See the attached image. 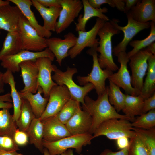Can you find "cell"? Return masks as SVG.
Masks as SVG:
<instances>
[{"label": "cell", "instance_id": "46", "mask_svg": "<svg viewBox=\"0 0 155 155\" xmlns=\"http://www.w3.org/2000/svg\"><path fill=\"white\" fill-rule=\"evenodd\" d=\"M125 7L124 13H126L129 11L132 7L135 5L139 0H124Z\"/></svg>", "mask_w": 155, "mask_h": 155}, {"label": "cell", "instance_id": "15", "mask_svg": "<svg viewBox=\"0 0 155 155\" xmlns=\"http://www.w3.org/2000/svg\"><path fill=\"white\" fill-rule=\"evenodd\" d=\"M64 37L63 39L56 37L46 38L47 48L53 53L60 66L63 60L69 56V51L75 45L78 38L71 32L68 33Z\"/></svg>", "mask_w": 155, "mask_h": 155}, {"label": "cell", "instance_id": "22", "mask_svg": "<svg viewBox=\"0 0 155 155\" xmlns=\"http://www.w3.org/2000/svg\"><path fill=\"white\" fill-rule=\"evenodd\" d=\"M7 0L14 3L19 8L24 16L40 36L45 38L50 37L52 34L51 32L46 30L43 26L38 24L33 12L32 11L31 9V7L32 5L31 0Z\"/></svg>", "mask_w": 155, "mask_h": 155}, {"label": "cell", "instance_id": "30", "mask_svg": "<svg viewBox=\"0 0 155 155\" xmlns=\"http://www.w3.org/2000/svg\"><path fill=\"white\" fill-rule=\"evenodd\" d=\"M144 100L140 94L137 96L126 94L124 106L122 110L124 115L134 120L135 116L142 114Z\"/></svg>", "mask_w": 155, "mask_h": 155}, {"label": "cell", "instance_id": "54", "mask_svg": "<svg viewBox=\"0 0 155 155\" xmlns=\"http://www.w3.org/2000/svg\"><path fill=\"white\" fill-rule=\"evenodd\" d=\"M0 33H1V32H0Z\"/></svg>", "mask_w": 155, "mask_h": 155}, {"label": "cell", "instance_id": "34", "mask_svg": "<svg viewBox=\"0 0 155 155\" xmlns=\"http://www.w3.org/2000/svg\"><path fill=\"white\" fill-rule=\"evenodd\" d=\"M133 130L147 148L150 155H155V127L149 129L133 127Z\"/></svg>", "mask_w": 155, "mask_h": 155}, {"label": "cell", "instance_id": "42", "mask_svg": "<svg viewBox=\"0 0 155 155\" xmlns=\"http://www.w3.org/2000/svg\"><path fill=\"white\" fill-rule=\"evenodd\" d=\"M155 109V92L151 96L144 100L142 114Z\"/></svg>", "mask_w": 155, "mask_h": 155}, {"label": "cell", "instance_id": "35", "mask_svg": "<svg viewBox=\"0 0 155 155\" xmlns=\"http://www.w3.org/2000/svg\"><path fill=\"white\" fill-rule=\"evenodd\" d=\"M81 108L80 103L71 98L55 115L61 122L65 125Z\"/></svg>", "mask_w": 155, "mask_h": 155}, {"label": "cell", "instance_id": "48", "mask_svg": "<svg viewBox=\"0 0 155 155\" xmlns=\"http://www.w3.org/2000/svg\"><path fill=\"white\" fill-rule=\"evenodd\" d=\"M4 73L0 71V94L3 93L5 92L4 85L3 77Z\"/></svg>", "mask_w": 155, "mask_h": 155}, {"label": "cell", "instance_id": "4", "mask_svg": "<svg viewBox=\"0 0 155 155\" xmlns=\"http://www.w3.org/2000/svg\"><path fill=\"white\" fill-rule=\"evenodd\" d=\"M129 121L124 119L113 118L102 123L94 131L93 139L100 136H105L111 140H116L125 136L130 139L135 135Z\"/></svg>", "mask_w": 155, "mask_h": 155}, {"label": "cell", "instance_id": "41", "mask_svg": "<svg viewBox=\"0 0 155 155\" xmlns=\"http://www.w3.org/2000/svg\"><path fill=\"white\" fill-rule=\"evenodd\" d=\"M12 102L10 93L0 95V108L9 109L12 108L13 107Z\"/></svg>", "mask_w": 155, "mask_h": 155}, {"label": "cell", "instance_id": "38", "mask_svg": "<svg viewBox=\"0 0 155 155\" xmlns=\"http://www.w3.org/2000/svg\"><path fill=\"white\" fill-rule=\"evenodd\" d=\"M128 155H150L147 148L136 134L130 139Z\"/></svg>", "mask_w": 155, "mask_h": 155}, {"label": "cell", "instance_id": "20", "mask_svg": "<svg viewBox=\"0 0 155 155\" xmlns=\"http://www.w3.org/2000/svg\"><path fill=\"white\" fill-rule=\"evenodd\" d=\"M92 118L87 111L80 109L65 124L71 135L89 133Z\"/></svg>", "mask_w": 155, "mask_h": 155}, {"label": "cell", "instance_id": "50", "mask_svg": "<svg viewBox=\"0 0 155 155\" xmlns=\"http://www.w3.org/2000/svg\"><path fill=\"white\" fill-rule=\"evenodd\" d=\"M58 155H74L73 150L71 149H69L63 153Z\"/></svg>", "mask_w": 155, "mask_h": 155}, {"label": "cell", "instance_id": "44", "mask_svg": "<svg viewBox=\"0 0 155 155\" xmlns=\"http://www.w3.org/2000/svg\"><path fill=\"white\" fill-rule=\"evenodd\" d=\"M129 146L117 152H114L111 149H106L101 153L100 155H128Z\"/></svg>", "mask_w": 155, "mask_h": 155}, {"label": "cell", "instance_id": "27", "mask_svg": "<svg viewBox=\"0 0 155 155\" xmlns=\"http://www.w3.org/2000/svg\"><path fill=\"white\" fill-rule=\"evenodd\" d=\"M3 80L4 84L9 85L11 88L10 94L13 108V118L14 121L16 122L20 115L22 98L16 88V82L12 72L9 70H7L4 73Z\"/></svg>", "mask_w": 155, "mask_h": 155}, {"label": "cell", "instance_id": "14", "mask_svg": "<svg viewBox=\"0 0 155 155\" xmlns=\"http://www.w3.org/2000/svg\"><path fill=\"white\" fill-rule=\"evenodd\" d=\"M61 9L55 31L60 34L68 28L77 17L83 8L80 0H61Z\"/></svg>", "mask_w": 155, "mask_h": 155}, {"label": "cell", "instance_id": "8", "mask_svg": "<svg viewBox=\"0 0 155 155\" xmlns=\"http://www.w3.org/2000/svg\"><path fill=\"white\" fill-rule=\"evenodd\" d=\"M42 57L49 58L53 61L55 56L53 53L47 48L40 52H34L22 50L18 53L13 55L7 56L2 58L1 65L4 68L11 71L13 73L19 72L20 64L22 62L30 60L35 61L38 58Z\"/></svg>", "mask_w": 155, "mask_h": 155}, {"label": "cell", "instance_id": "18", "mask_svg": "<svg viewBox=\"0 0 155 155\" xmlns=\"http://www.w3.org/2000/svg\"><path fill=\"white\" fill-rule=\"evenodd\" d=\"M19 67L24 84V88L20 92L36 93L39 86L38 69L35 61H26L21 63Z\"/></svg>", "mask_w": 155, "mask_h": 155}, {"label": "cell", "instance_id": "1", "mask_svg": "<svg viewBox=\"0 0 155 155\" xmlns=\"http://www.w3.org/2000/svg\"><path fill=\"white\" fill-rule=\"evenodd\" d=\"M84 102L82 105L83 110L88 112L92 118V125L89 132L92 135L102 123L109 119H122L132 122L134 121L117 111L109 102L106 88L96 100L87 95L84 97Z\"/></svg>", "mask_w": 155, "mask_h": 155}, {"label": "cell", "instance_id": "17", "mask_svg": "<svg viewBox=\"0 0 155 155\" xmlns=\"http://www.w3.org/2000/svg\"><path fill=\"white\" fill-rule=\"evenodd\" d=\"M24 16L16 5L9 4L0 6V30L19 31L20 21Z\"/></svg>", "mask_w": 155, "mask_h": 155}, {"label": "cell", "instance_id": "3", "mask_svg": "<svg viewBox=\"0 0 155 155\" xmlns=\"http://www.w3.org/2000/svg\"><path fill=\"white\" fill-rule=\"evenodd\" d=\"M78 72L75 67H69L65 71H63L58 68L52 76L53 80L58 85H65L68 90L71 98L84 104V98L93 89L94 86L90 83H88L81 86L78 85L73 81V77Z\"/></svg>", "mask_w": 155, "mask_h": 155}, {"label": "cell", "instance_id": "12", "mask_svg": "<svg viewBox=\"0 0 155 155\" xmlns=\"http://www.w3.org/2000/svg\"><path fill=\"white\" fill-rule=\"evenodd\" d=\"M71 98L70 93L65 85L53 86L49 92L48 102L40 118L41 120L56 115Z\"/></svg>", "mask_w": 155, "mask_h": 155}, {"label": "cell", "instance_id": "53", "mask_svg": "<svg viewBox=\"0 0 155 155\" xmlns=\"http://www.w3.org/2000/svg\"><path fill=\"white\" fill-rule=\"evenodd\" d=\"M80 155H84V154H80Z\"/></svg>", "mask_w": 155, "mask_h": 155}, {"label": "cell", "instance_id": "31", "mask_svg": "<svg viewBox=\"0 0 155 155\" xmlns=\"http://www.w3.org/2000/svg\"><path fill=\"white\" fill-rule=\"evenodd\" d=\"M17 129L16 122L9 109L3 108L0 110V136H8L13 139Z\"/></svg>", "mask_w": 155, "mask_h": 155}, {"label": "cell", "instance_id": "23", "mask_svg": "<svg viewBox=\"0 0 155 155\" xmlns=\"http://www.w3.org/2000/svg\"><path fill=\"white\" fill-rule=\"evenodd\" d=\"M82 1L84 8V14L83 15H80L78 18V23L75 28L76 31H86V24L88 21L92 17H97L106 22L110 20L109 18L104 14L108 11L106 7L95 8L89 4L88 0H82Z\"/></svg>", "mask_w": 155, "mask_h": 155}, {"label": "cell", "instance_id": "21", "mask_svg": "<svg viewBox=\"0 0 155 155\" xmlns=\"http://www.w3.org/2000/svg\"><path fill=\"white\" fill-rule=\"evenodd\" d=\"M132 18L141 23L151 21L155 22V0H139L129 11Z\"/></svg>", "mask_w": 155, "mask_h": 155}, {"label": "cell", "instance_id": "25", "mask_svg": "<svg viewBox=\"0 0 155 155\" xmlns=\"http://www.w3.org/2000/svg\"><path fill=\"white\" fill-rule=\"evenodd\" d=\"M22 98L26 100L29 103L33 112L36 118H40L44 113L46 106L49 98L43 97V93L41 87L39 86L35 94L30 93H22L19 92Z\"/></svg>", "mask_w": 155, "mask_h": 155}, {"label": "cell", "instance_id": "11", "mask_svg": "<svg viewBox=\"0 0 155 155\" xmlns=\"http://www.w3.org/2000/svg\"><path fill=\"white\" fill-rule=\"evenodd\" d=\"M116 56L120 67L117 73H113L109 77V80L122 88L127 94L133 96L139 95L140 92L133 87L131 84V77L127 66L129 61L127 53L125 51L121 52Z\"/></svg>", "mask_w": 155, "mask_h": 155}, {"label": "cell", "instance_id": "32", "mask_svg": "<svg viewBox=\"0 0 155 155\" xmlns=\"http://www.w3.org/2000/svg\"><path fill=\"white\" fill-rule=\"evenodd\" d=\"M109 86L106 87L108 99L110 104L118 113L123 108L126 94L122 93L120 88L109 80Z\"/></svg>", "mask_w": 155, "mask_h": 155}, {"label": "cell", "instance_id": "7", "mask_svg": "<svg viewBox=\"0 0 155 155\" xmlns=\"http://www.w3.org/2000/svg\"><path fill=\"white\" fill-rule=\"evenodd\" d=\"M126 14L128 23L125 26H119L118 24L119 20L118 19L114 18L110 20L114 26L119 30L122 31L124 34V37L122 40L113 49V53L115 56L120 52L125 51L127 46L137 33L150 26V22H138L132 18L129 12Z\"/></svg>", "mask_w": 155, "mask_h": 155}, {"label": "cell", "instance_id": "28", "mask_svg": "<svg viewBox=\"0 0 155 155\" xmlns=\"http://www.w3.org/2000/svg\"><path fill=\"white\" fill-rule=\"evenodd\" d=\"M22 49L19 31L8 32L0 51V60L3 57L15 54Z\"/></svg>", "mask_w": 155, "mask_h": 155}, {"label": "cell", "instance_id": "52", "mask_svg": "<svg viewBox=\"0 0 155 155\" xmlns=\"http://www.w3.org/2000/svg\"><path fill=\"white\" fill-rule=\"evenodd\" d=\"M43 153L44 155H50L48 150L45 148H44Z\"/></svg>", "mask_w": 155, "mask_h": 155}, {"label": "cell", "instance_id": "39", "mask_svg": "<svg viewBox=\"0 0 155 155\" xmlns=\"http://www.w3.org/2000/svg\"><path fill=\"white\" fill-rule=\"evenodd\" d=\"M19 150L13 139L8 136H0V150L13 151Z\"/></svg>", "mask_w": 155, "mask_h": 155}, {"label": "cell", "instance_id": "43", "mask_svg": "<svg viewBox=\"0 0 155 155\" xmlns=\"http://www.w3.org/2000/svg\"><path fill=\"white\" fill-rule=\"evenodd\" d=\"M41 5L46 7L61 8V0H37Z\"/></svg>", "mask_w": 155, "mask_h": 155}, {"label": "cell", "instance_id": "5", "mask_svg": "<svg viewBox=\"0 0 155 155\" xmlns=\"http://www.w3.org/2000/svg\"><path fill=\"white\" fill-rule=\"evenodd\" d=\"M98 46L90 48L86 51L87 54L92 57L93 63L91 72L86 76H78L77 79L81 85H84L88 83H92L94 86L96 93L99 96L105 91L106 80L113 73V72L108 69H103L101 67L98 61L97 51Z\"/></svg>", "mask_w": 155, "mask_h": 155}, {"label": "cell", "instance_id": "6", "mask_svg": "<svg viewBox=\"0 0 155 155\" xmlns=\"http://www.w3.org/2000/svg\"><path fill=\"white\" fill-rule=\"evenodd\" d=\"M93 139V135L88 133L71 135L54 142L43 140L42 144L48 150L50 155L60 154L71 148H74L77 153L80 154L83 147L91 144Z\"/></svg>", "mask_w": 155, "mask_h": 155}, {"label": "cell", "instance_id": "51", "mask_svg": "<svg viewBox=\"0 0 155 155\" xmlns=\"http://www.w3.org/2000/svg\"><path fill=\"white\" fill-rule=\"evenodd\" d=\"M10 2L8 0L3 1L0 0V6L9 4Z\"/></svg>", "mask_w": 155, "mask_h": 155}, {"label": "cell", "instance_id": "49", "mask_svg": "<svg viewBox=\"0 0 155 155\" xmlns=\"http://www.w3.org/2000/svg\"><path fill=\"white\" fill-rule=\"evenodd\" d=\"M153 55H155V42H153L146 47Z\"/></svg>", "mask_w": 155, "mask_h": 155}, {"label": "cell", "instance_id": "37", "mask_svg": "<svg viewBox=\"0 0 155 155\" xmlns=\"http://www.w3.org/2000/svg\"><path fill=\"white\" fill-rule=\"evenodd\" d=\"M135 128L144 129H149L155 127V109L142 114L131 123Z\"/></svg>", "mask_w": 155, "mask_h": 155}, {"label": "cell", "instance_id": "16", "mask_svg": "<svg viewBox=\"0 0 155 155\" xmlns=\"http://www.w3.org/2000/svg\"><path fill=\"white\" fill-rule=\"evenodd\" d=\"M52 61L49 58L45 57L38 58L35 61L38 69V85L42 88L45 98H49L51 88L57 85L53 81L51 75V73L54 72L57 68L52 64Z\"/></svg>", "mask_w": 155, "mask_h": 155}, {"label": "cell", "instance_id": "10", "mask_svg": "<svg viewBox=\"0 0 155 155\" xmlns=\"http://www.w3.org/2000/svg\"><path fill=\"white\" fill-rule=\"evenodd\" d=\"M152 54L147 48L142 49L129 58V65L131 71V84L134 88L141 91L144 78L148 68V60Z\"/></svg>", "mask_w": 155, "mask_h": 155}, {"label": "cell", "instance_id": "29", "mask_svg": "<svg viewBox=\"0 0 155 155\" xmlns=\"http://www.w3.org/2000/svg\"><path fill=\"white\" fill-rule=\"evenodd\" d=\"M26 133L30 143L43 153L44 147L42 144L43 137L42 123L40 118L35 117L27 130Z\"/></svg>", "mask_w": 155, "mask_h": 155}, {"label": "cell", "instance_id": "33", "mask_svg": "<svg viewBox=\"0 0 155 155\" xmlns=\"http://www.w3.org/2000/svg\"><path fill=\"white\" fill-rule=\"evenodd\" d=\"M35 117L28 102L22 98V104L20 116L16 121L18 128L26 132Z\"/></svg>", "mask_w": 155, "mask_h": 155}, {"label": "cell", "instance_id": "26", "mask_svg": "<svg viewBox=\"0 0 155 155\" xmlns=\"http://www.w3.org/2000/svg\"><path fill=\"white\" fill-rule=\"evenodd\" d=\"M147 75L140 95L144 100L151 96L155 92V55L152 54L148 60Z\"/></svg>", "mask_w": 155, "mask_h": 155}, {"label": "cell", "instance_id": "40", "mask_svg": "<svg viewBox=\"0 0 155 155\" xmlns=\"http://www.w3.org/2000/svg\"><path fill=\"white\" fill-rule=\"evenodd\" d=\"M13 140L18 146H23L28 142L29 138L26 133L17 128L13 136Z\"/></svg>", "mask_w": 155, "mask_h": 155}, {"label": "cell", "instance_id": "9", "mask_svg": "<svg viewBox=\"0 0 155 155\" xmlns=\"http://www.w3.org/2000/svg\"><path fill=\"white\" fill-rule=\"evenodd\" d=\"M19 32L22 50L40 52L47 48L46 38L40 36L24 16L20 21Z\"/></svg>", "mask_w": 155, "mask_h": 155}, {"label": "cell", "instance_id": "24", "mask_svg": "<svg viewBox=\"0 0 155 155\" xmlns=\"http://www.w3.org/2000/svg\"><path fill=\"white\" fill-rule=\"evenodd\" d=\"M33 5L39 12L44 21L43 26L46 30L55 32L61 8L46 7L40 4L37 0H32Z\"/></svg>", "mask_w": 155, "mask_h": 155}, {"label": "cell", "instance_id": "2", "mask_svg": "<svg viewBox=\"0 0 155 155\" xmlns=\"http://www.w3.org/2000/svg\"><path fill=\"white\" fill-rule=\"evenodd\" d=\"M120 32L121 31L114 26L110 20L105 22L98 32V35L100 39L97 51L100 53L98 60L102 69H108L113 72L119 69L113 59L111 39L114 35Z\"/></svg>", "mask_w": 155, "mask_h": 155}, {"label": "cell", "instance_id": "47", "mask_svg": "<svg viewBox=\"0 0 155 155\" xmlns=\"http://www.w3.org/2000/svg\"><path fill=\"white\" fill-rule=\"evenodd\" d=\"M0 155H23L17 152L16 151H6L0 150Z\"/></svg>", "mask_w": 155, "mask_h": 155}, {"label": "cell", "instance_id": "36", "mask_svg": "<svg viewBox=\"0 0 155 155\" xmlns=\"http://www.w3.org/2000/svg\"><path fill=\"white\" fill-rule=\"evenodd\" d=\"M150 31L149 35L145 39L141 40H131L129 43L133 49L127 54L129 58L139 51L148 47L155 41V22H150Z\"/></svg>", "mask_w": 155, "mask_h": 155}, {"label": "cell", "instance_id": "19", "mask_svg": "<svg viewBox=\"0 0 155 155\" xmlns=\"http://www.w3.org/2000/svg\"><path fill=\"white\" fill-rule=\"evenodd\" d=\"M43 128V140L54 142L71 135L65 125L61 122L56 115L42 121Z\"/></svg>", "mask_w": 155, "mask_h": 155}, {"label": "cell", "instance_id": "45", "mask_svg": "<svg viewBox=\"0 0 155 155\" xmlns=\"http://www.w3.org/2000/svg\"><path fill=\"white\" fill-rule=\"evenodd\" d=\"M129 139L127 137L123 136L117 139L116 145L118 149L121 150L129 146L130 142Z\"/></svg>", "mask_w": 155, "mask_h": 155}, {"label": "cell", "instance_id": "13", "mask_svg": "<svg viewBox=\"0 0 155 155\" xmlns=\"http://www.w3.org/2000/svg\"><path fill=\"white\" fill-rule=\"evenodd\" d=\"M105 22L97 18L94 25L90 30L78 32V36L76 43L68 51L69 55L71 59L76 57L86 47L92 48L98 45L99 39L96 38V36L99 30Z\"/></svg>", "mask_w": 155, "mask_h": 155}]
</instances>
